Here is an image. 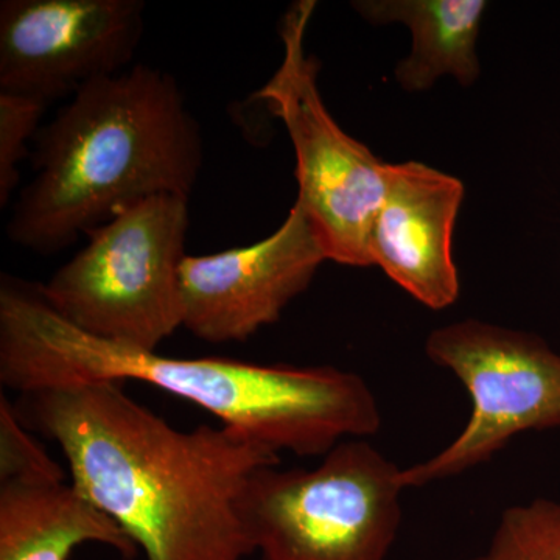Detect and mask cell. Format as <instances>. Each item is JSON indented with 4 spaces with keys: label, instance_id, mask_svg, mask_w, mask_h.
I'll return each instance as SVG.
<instances>
[{
    "label": "cell",
    "instance_id": "1",
    "mask_svg": "<svg viewBox=\"0 0 560 560\" xmlns=\"http://www.w3.org/2000/svg\"><path fill=\"white\" fill-rule=\"evenodd\" d=\"M27 429L60 445L72 485L124 529L147 560H243L250 477L279 453L224 427L183 431L131 399L124 383L21 394Z\"/></svg>",
    "mask_w": 560,
    "mask_h": 560
},
{
    "label": "cell",
    "instance_id": "2",
    "mask_svg": "<svg viewBox=\"0 0 560 560\" xmlns=\"http://www.w3.org/2000/svg\"><path fill=\"white\" fill-rule=\"evenodd\" d=\"M140 382L190 401L221 427L272 452L324 456L382 425L368 383L334 366L205 357L173 359L91 337L51 311L39 283L2 276L0 382L20 394L97 382Z\"/></svg>",
    "mask_w": 560,
    "mask_h": 560
},
{
    "label": "cell",
    "instance_id": "3",
    "mask_svg": "<svg viewBox=\"0 0 560 560\" xmlns=\"http://www.w3.org/2000/svg\"><path fill=\"white\" fill-rule=\"evenodd\" d=\"M35 143V178L7 234L44 256L147 198H189L202 165L200 127L178 83L143 65L81 88Z\"/></svg>",
    "mask_w": 560,
    "mask_h": 560
},
{
    "label": "cell",
    "instance_id": "4",
    "mask_svg": "<svg viewBox=\"0 0 560 560\" xmlns=\"http://www.w3.org/2000/svg\"><path fill=\"white\" fill-rule=\"evenodd\" d=\"M189 198L156 195L117 213L39 293L51 311L91 337L158 352L183 327L180 265Z\"/></svg>",
    "mask_w": 560,
    "mask_h": 560
},
{
    "label": "cell",
    "instance_id": "5",
    "mask_svg": "<svg viewBox=\"0 0 560 560\" xmlns=\"http://www.w3.org/2000/svg\"><path fill=\"white\" fill-rule=\"evenodd\" d=\"M404 490L399 466L370 442L348 440L313 469L256 471L242 522L260 560H386Z\"/></svg>",
    "mask_w": 560,
    "mask_h": 560
},
{
    "label": "cell",
    "instance_id": "6",
    "mask_svg": "<svg viewBox=\"0 0 560 560\" xmlns=\"http://www.w3.org/2000/svg\"><path fill=\"white\" fill-rule=\"evenodd\" d=\"M315 9L313 0H301L287 11L280 27L283 60L254 97L285 125L296 154V201L307 212L327 260L372 267L370 237L385 194V162L342 131L324 105L318 61L305 51Z\"/></svg>",
    "mask_w": 560,
    "mask_h": 560
},
{
    "label": "cell",
    "instance_id": "7",
    "mask_svg": "<svg viewBox=\"0 0 560 560\" xmlns=\"http://www.w3.org/2000/svg\"><path fill=\"white\" fill-rule=\"evenodd\" d=\"M427 355L466 386V427L444 451L401 469L405 489L456 477L526 431L560 429V353L528 331L464 319L431 331Z\"/></svg>",
    "mask_w": 560,
    "mask_h": 560
},
{
    "label": "cell",
    "instance_id": "8",
    "mask_svg": "<svg viewBox=\"0 0 560 560\" xmlns=\"http://www.w3.org/2000/svg\"><path fill=\"white\" fill-rule=\"evenodd\" d=\"M142 0H3L0 92L47 103L130 69Z\"/></svg>",
    "mask_w": 560,
    "mask_h": 560
},
{
    "label": "cell",
    "instance_id": "9",
    "mask_svg": "<svg viewBox=\"0 0 560 560\" xmlns=\"http://www.w3.org/2000/svg\"><path fill=\"white\" fill-rule=\"evenodd\" d=\"M326 260L315 228L296 201L285 221L264 241L208 256H186L179 272L183 327L212 345L246 341L279 320Z\"/></svg>",
    "mask_w": 560,
    "mask_h": 560
},
{
    "label": "cell",
    "instance_id": "10",
    "mask_svg": "<svg viewBox=\"0 0 560 560\" xmlns=\"http://www.w3.org/2000/svg\"><path fill=\"white\" fill-rule=\"evenodd\" d=\"M383 175L385 194L370 237L372 267L431 311L451 307L459 296L452 243L463 183L412 161L385 164Z\"/></svg>",
    "mask_w": 560,
    "mask_h": 560
},
{
    "label": "cell",
    "instance_id": "11",
    "mask_svg": "<svg viewBox=\"0 0 560 560\" xmlns=\"http://www.w3.org/2000/svg\"><path fill=\"white\" fill-rule=\"evenodd\" d=\"M86 544L139 550L72 482H0V560H69Z\"/></svg>",
    "mask_w": 560,
    "mask_h": 560
},
{
    "label": "cell",
    "instance_id": "12",
    "mask_svg": "<svg viewBox=\"0 0 560 560\" xmlns=\"http://www.w3.org/2000/svg\"><path fill=\"white\" fill-rule=\"evenodd\" d=\"M486 5L482 0L353 2V9L372 24L400 22L410 28V57L396 69L397 81L408 92L429 90L442 75H452L464 86L478 80L477 39Z\"/></svg>",
    "mask_w": 560,
    "mask_h": 560
},
{
    "label": "cell",
    "instance_id": "13",
    "mask_svg": "<svg viewBox=\"0 0 560 560\" xmlns=\"http://www.w3.org/2000/svg\"><path fill=\"white\" fill-rule=\"evenodd\" d=\"M471 560H560V503L537 499L501 515L489 547Z\"/></svg>",
    "mask_w": 560,
    "mask_h": 560
},
{
    "label": "cell",
    "instance_id": "14",
    "mask_svg": "<svg viewBox=\"0 0 560 560\" xmlns=\"http://www.w3.org/2000/svg\"><path fill=\"white\" fill-rule=\"evenodd\" d=\"M65 481V471L27 431L16 407L0 397V482Z\"/></svg>",
    "mask_w": 560,
    "mask_h": 560
},
{
    "label": "cell",
    "instance_id": "15",
    "mask_svg": "<svg viewBox=\"0 0 560 560\" xmlns=\"http://www.w3.org/2000/svg\"><path fill=\"white\" fill-rule=\"evenodd\" d=\"M47 103L25 95L0 92V205H7L20 183V162L27 143L39 131Z\"/></svg>",
    "mask_w": 560,
    "mask_h": 560
}]
</instances>
